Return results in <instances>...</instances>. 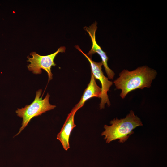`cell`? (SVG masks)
Listing matches in <instances>:
<instances>
[{
  "label": "cell",
  "mask_w": 167,
  "mask_h": 167,
  "mask_svg": "<svg viewBox=\"0 0 167 167\" xmlns=\"http://www.w3.org/2000/svg\"><path fill=\"white\" fill-rule=\"evenodd\" d=\"M156 71L147 66L137 68L132 71L123 70L119 76L113 81L118 89L121 90L120 96L124 99L130 92L138 89L149 88L156 77Z\"/></svg>",
  "instance_id": "1"
},
{
  "label": "cell",
  "mask_w": 167,
  "mask_h": 167,
  "mask_svg": "<svg viewBox=\"0 0 167 167\" xmlns=\"http://www.w3.org/2000/svg\"><path fill=\"white\" fill-rule=\"evenodd\" d=\"M110 126L104 125L105 130L101 134L105 136L104 139L107 143L118 139L119 142L123 143L134 133V129L143 125L140 118L132 110L125 118H114L110 121Z\"/></svg>",
  "instance_id": "2"
},
{
  "label": "cell",
  "mask_w": 167,
  "mask_h": 167,
  "mask_svg": "<svg viewBox=\"0 0 167 167\" xmlns=\"http://www.w3.org/2000/svg\"><path fill=\"white\" fill-rule=\"evenodd\" d=\"M42 92L41 89L37 91L35 99L31 104L25 105L24 108H18L16 111L17 115L22 118V122L19 132L15 136L21 132L33 118L41 115L42 113L53 109L56 107L55 105L50 103V95L48 93L44 99H42V97H40Z\"/></svg>",
  "instance_id": "3"
},
{
  "label": "cell",
  "mask_w": 167,
  "mask_h": 167,
  "mask_svg": "<svg viewBox=\"0 0 167 167\" xmlns=\"http://www.w3.org/2000/svg\"><path fill=\"white\" fill-rule=\"evenodd\" d=\"M65 46H61L54 53L45 56L40 55L36 52H32L30 55L32 57H27L28 60L27 61L30 63L27 66L28 70L35 74H41V69L45 70L47 73L49 82L53 78L51 67L56 65L54 62L55 58L59 53L65 52Z\"/></svg>",
  "instance_id": "4"
},
{
  "label": "cell",
  "mask_w": 167,
  "mask_h": 167,
  "mask_svg": "<svg viewBox=\"0 0 167 167\" xmlns=\"http://www.w3.org/2000/svg\"><path fill=\"white\" fill-rule=\"evenodd\" d=\"M75 47L88 59L90 65L91 73L95 79H98L101 83V92L99 98L101 99L100 104V109H104L106 104L108 106H109L110 105V103L107 92L109 91L113 83L109 81L108 78L104 75L102 70V66L103 65L102 62H98L93 61L82 50L79 46L75 45Z\"/></svg>",
  "instance_id": "5"
},
{
  "label": "cell",
  "mask_w": 167,
  "mask_h": 167,
  "mask_svg": "<svg viewBox=\"0 0 167 167\" xmlns=\"http://www.w3.org/2000/svg\"><path fill=\"white\" fill-rule=\"evenodd\" d=\"M97 23L95 22L89 27L85 26L84 28V29L87 32L90 37L92 44L91 49L87 55L91 58L93 54L96 53L98 54L101 58V62L104 66L108 78L109 79H113L115 74L108 65V58L106 54V53L102 49L96 40V33L97 28Z\"/></svg>",
  "instance_id": "6"
},
{
  "label": "cell",
  "mask_w": 167,
  "mask_h": 167,
  "mask_svg": "<svg viewBox=\"0 0 167 167\" xmlns=\"http://www.w3.org/2000/svg\"><path fill=\"white\" fill-rule=\"evenodd\" d=\"M76 112L72 110L68 114L63 127L57 135V139L60 142L63 148L66 151L70 148V134L73 129L76 126L74 122V116Z\"/></svg>",
  "instance_id": "7"
},
{
  "label": "cell",
  "mask_w": 167,
  "mask_h": 167,
  "mask_svg": "<svg viewBox=\"0 0 167 167\" xmlns=\"http://www.w3.org/2000/svg\"><path fill=\"white\" fill-rule=\"evenodd\" d=\"M101 92V88L97 85L96 79L91 73L90 81L84 90L80 101L75 105L72 110L77 112L84 105V103L88 100L93 97L99 98Z\"/></svg>",
  "instance_id": "8"
}]
</instances>
